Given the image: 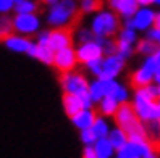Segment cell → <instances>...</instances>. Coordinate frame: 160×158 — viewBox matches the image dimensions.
I'll use <instances>...</instances> for the list:
<instances>
[{
    "mask_svg": "<svg viewBox=\"0 0 160 158\" xmlns=\"http://www.w3.org/2000/svg\"><path fill=\"white\" fill-rule=\"evenodd\" d=\"M158 153H160V145H158Z\"/></svg>",
    "mask_w": 160,
    "mask_h": 158,
    "instance_id": "cell-45",
    "label": "cell"
},
{
    "mask_svg": "<svg viewBox=\"0 0 160 158\" xmlns=\"http://www.w3.org/2000/svg\"><path fill=\"white\" fill-rule=\"evenodd\" d=\"M117 86H118L117 79H100V78L94 79L89 84V94L94 100V103L97 105L105 95H112Z\"/></svg>",
    "mask_w": 160,
    "mask_h": 158,
    "instance_id": "cell-13",
    "label": "cell"
},
{
    "mask_svg": "<svg viewBox=\"0 0 160 158\" xmlns=\"http://www.w3.org/2000/svg\"><path fill=\"white\" fill-rule=\"evenodd\" d=\"M79 139L84 145H94L97 141V136L94 134L92 129H82V131H79Z\"/></svg>",
    "mask_w": 160,
    "mask_h": 158,
    "instance_id": "cell-32",
    "label": "cell"
},
{
    "mask_svg": "<svg viewBox=\"0 0 160 158\" xmlns=\"http://www.w3.org/2000/svg\"><path fill=\"white\" fill-rule=\"evenodd\" d=\"M154 82H157V84L160 86V66H158L157 71H155V79H154Z\"/></svg>",
    "mask_w": 160,
    "mask_h": 158,
    "instance_id": "cell-41",
    "label": "cell"
},
{
    "mask_svg": "<svg viewBox=\"0 0 160 158\" xmlns=\"http://www.w3.org/2000/svg\"><path fill=\"white\" fill-rule=\"evenodd\" d=\"M79 5L76 0H60L58 3L50 7L47 13V23L52 27L74 26L79 20Z\"/></svg>",
    "mask_w": 160,
    "mask_h": 158,
    "instance_id": "cell-2",
    "label": "cell"
},
{
    "mask_svg": "<svg viewBox=\"0 0 160 158\" xmlns=\"http://www.w3.org/2000/svg\"><path fill=\"white\" fill-rule=\"evenodd\" d=\"M96 118H97V115H96V111H94L92 108H82L79 113H76L70 119H71V123H73L74 127L79 129V131H82V129H91L94 121H96Z\"/></svg>",
    "mask_w": 160,
    "mask_h": 158,
    "instance_id": "cell-19",
    "label": "cell"
},
{
    "mask_svg": "<svg viewBox=\"0 0 160 158\" xmlns=\"http://www.w3.org/2000/svg\"><path fill=\"white\" fill-rule=\"evenodd\" d=\"M117 39L120 41H126V42H131V44H134L138 41V31L134 29V27H128L125 26L123 29H120L118 34H117Z\"/></svg>",
    "mask_w": 160,
    "mask_h": 158,
    "instance_id": "cell-27",
    "label": "cell"
},
{
    "mask_svg": "<svg viewBox=\"0 0 160 158\" xmlns=\"http://www.w3.org/2000/svg\"><path fill=\"white\" fill-rule=\"evenodd\" d=\"M133 45L134 44H131V42H126V41H120L117 39V53L120 55V57H123L125 60H128L131 55H133Z\"/></svg>",
    "mask_w": 160,
    "mask_h": 158,
    "instance_id": "cell-28",
    "label": "cell"
},
{
    "mask_svg": "<svg viewBox=\"0 0 160 158\" xmlns=\"http://www.w3.org/2000/svg\"><path fill=\"white\" fill-rule=\"evenodd\" d=\"M74 42V34H73V27L71 26H65V27H53L50 31L49 37V45L57 52L65 47H71Z\"/></svg>",
    "mask_w": 160,
    "mask_h": 158,
    "instance_id": "cell-12",
    "label": "cell"
},
{
    "mask_svg": "<svg viewBox=\"0 0 160 158\" xmlns=\"http://www.w3.org/2000/svg\"><path fill=\"white\" fill-rule=\"evenodd\" d=\"M120 105H121V103H120L115 97L105 95V97H103L99 103H97V110H99V113H100L102 116H105V118H107V116H108V118L112 116V118H113Z\"/></svg>",
    "mask_w": 160,
    "mask_h": 158,
    "instance_id": "cell-20",
    "label": "cell"
},
{
    "mask_svg": "<svg viewBox=\"0 0 160 158\" xmlns=\"http://www.w3.org/2000/svg\"><path fill=\"white\" fill-rule=\"evenodd\" d=\"M155 5H158V7H160V0H155Z\"/></svg>",
    "mask_w": 160,
    "mask_h": 158,
    "instance_id": "cell-43",
    "label": "cell"
},
{
    "mask_svg": "<svg viewBox=\"0 0 160 158\" xmlns=\"http://www.w3.org/2000/svg\"><path fill=\"white\" fill-rule=\"evenodd\" d=\"M60 0H41V3L42 5H47V7H52V5H55V3H58Z\"/></svg>",
    "mask_w": 160,
    "mask_h": 158,
    "instance_id": "cell-39",
    "label": "cell"
},
{
    "mask_svg": "<svg viewBox=\"0 0 160 158\" xmlns=\"http://www.w3.org/2000/svg\"><path fill=\"white\" fill-rule=\"evenodd\" d=\"M108 7L115 13H118L120 18L125 20V18L133 16L138 12L139 3H138V0H108Z\"/></svg>",
    "mask_w": 160,
    "mask_h": 158,
    "instance_id": "cell-16",
    "label": "cell"
},
{
    "mask_svg": "<svg viewBox=\"0 0 160 158\" xmlns=\"http://www.w3.org/2000/svg\"><path fill=\"white\" fill-rule=\"evenodd\" d=\"M18 2H21V0H15V3H18Z\"/></svg>",
    "mask_w": 160,
    "mask_h": 158,
    "instance_id": "cell-44",
    "label": "cell"
},
{
    "mask_svg": "<svg viewBox=\"0 0 160 158\" xmlns=\"http://www.w3.org/2000/svg\"><path fill=\"white\" fill-rule=\"evenodd\" d=\"M134 90L136 92H134V98H133V107L136 110L138 116L144 123L160 119V100L150 95L146 86L134 89Z\"/></svg>",
    "mask_w": 160,
    "mask_h": 158,
    "instance_id": "cell-3",
    "label": "cell"
},
{
    "mask_svg": "<svg viewBox=\"0 0 160 158\" xmlns=\"http://www.w3.org/2000/svg\"><path fill=\"white\" fill-rule=\"evenodd\" d=\"M91 129H92L94 134H96L97 139H99V137H107L112 127H110V124H108V121H107V118L100 115V116L96 118V121H94V124H92Z\"/></svg>",
    "mask_w": 160,
    "mask_h": 158,
    "instance_id": "cell-24",
    "label": "cell"
},
{
    "mask_svg": "<svg viewBox=\"0 0 160 158\" xmlns=\"http://www.w3.org/2000/svg\"><path fill=\"white\" fill-rule=\"evenodd\" d=\"M49 37H50V31H41L37 34V42L39 44H49Z\"/></svg>",
    "mask_w": 160,
    "mask_h": 158,
    "instance_id": "cell-37",
    "label": "cell"
},
{
    "mask_svg": "<svg viewBox=\"0 0 160 158\" xmlns=\"http://www.w3.org/2000/svg\"><path fill=\"white\" fill-rule=\"evenodd\" d=\"M158 142L150 139L144 141H128L123 147L117 150L118 158H154L158 153Z\"/></svg>",
    "mask_w": 160,
    "mask_h": 158,
    "instance_id": "cell-5",
    "label": "cell"
},
{
    "mask_svg": "<svg viewBox=\"0 0 160 158\" xmlns=\"http://www.w3.org/2000/svg\"><path fill=\"white\" fill-rule=\"evenodd\" d=\"M37 10H39V3L36 0H21L15 3L13 8L15 13H37Z\"/></svg>",
    "mask_w": 160,
    "mask_h": 158,
    "instance_id": "cell-26",
    "label": "cell"
},
{
    "mask_svg": "<svg viewBox=\"0 0 160 158\" xmlns=\"http://www.w3.org/2000/svg\"><path fill=\"white\" fill-rule=\"evenodd\" d=\"M154 57H155V61H157V65L160 66V47H158V50L154 53Z\"/></svg>",
    "mask_w": 160,
    "mask_h": 158,
    "instance_id": "cell-42",
    "label": "cell"
},
{
    "mask_svg": "<svg viewBox=\"0 0 160 158\" xmlns=\"http://www.w3.org/2000/svg\"><path fill=\"white\" fill-rule=\"evenodd\" d=\"M79 65V60H78V53H76V49L71 47H65V49H60L55 52V57H53V65L52 66L60 71V73H70V71H74Z\"/></svg>",
    "mask_w": 160,
    "mask_h": 158,
    "instance_id": "cell-8",
    "label": "cell"
},
{
    "mask_svg": "<svg viewBox=\"0 0 160 158\" xmlns=\"http://www.w3.org/2000/svg\"><path fill=\"white\" fill-rule=\"evenodd\" d=\"M158 47H160V45H158L155 41H152L150 37H146V39L138 41L136 50H138V53L144 55V57H149V55H154V53L158 50Z\"/></svg>",
    "mask_w": 160,
    "mask_h": 158,
    "instance_id": "cell-23",
    "label": "cell"
},
{
    "mask_svg": "<svg viewBox=\"0 0 160 158\" xmlns=\"http://www.w3.org/2000/svg\"><path fill=\"white\" fill-rule=\"evenodd\" d=\"M82 156L84 158H97V152L94 145H84L82 148Z\"/></svg>",
    "mask_w": 160,
    "mask_h": 158,
    "instance_id": "cell-35",
    "label": "cell"
},
{
    "mask_svg": "<svg viewBox=\"0 0 160 158\" xmlns=\"http://www.w3.org/2000/svg\"><path fill=\"white\" fill-rule=\"evenodd\" d=\"M102 61H103V57L96 58V60H91V61H88L86 65H84V66L88 68V71L92 74L94 78H99L100 73H102Z\"/></svg>",
    "mask_w": 160,
    "mask_h": 158,
    "instance_id": "cell-30",
    "label": "cell"
},
{
    "mask_svg": "<svg viewBox=\"0 0 160 158\" xmlns=\"http://www.w3.org/2000/svg\"><path fill=\"white\" fill-rule=\"evenodd\" d=\"M125 58L120 57L118 53L113 55H105L102 61V73H100V79H117L121 71L125 69Z\"/></svg>",
    "mask_w": 160,
    "mask_h": 158,
    "instance_id": "cell-11",
    "label": "cell"
},
{
    "mask_svg": "<svg viewBox=\"0 0 160 158\" xmlns=\"http://www.w3.org/2000/svg\"><path fill=\"white\" fill-rule=\"evenodd\" d=\"M28 55L37 58L39 61H42L44 65H53V57H55V50L50 47L49 44H39L36 42L31 45V49L28 50Z\"/></svg>",
    "mask_w": 160,
    "mask_h": 158,
    "instance_id": "cell-15",
    "label": "cell"
},
{
    "mask_svg": "<svg viewBox=\"0 0 160 158\" xmlns=\"http://www.w3.org/2000/svg\"><path fill=\"white\" fill-rule=\"evenodd\" d=\"M103 0H79V12L82 15H91L102 10Z\"/></svg>",
    "mask_w": 160,
    "mask_h": 158,
    "instance_id": "cell-25",
    "label": "cell"
},
{
    "mask_svg": "<svg viewBox=\"0 0 160 158\" xmlns=\"http://www.w3.org/2000/svg\"><path fill=\"white\" fill-rule=\"evenodd\" d=\"M32 44L34 42L29 39V36H24V34H12L5 39V45L16 53H28Z\"/></svg>",
    "mask_w": 160,
    "mask_h": 158,
    "instance_id": "cell-17",
    "label": "cell"
},
{
    "mask_svg": "<svg viewBox=\"0 0 160 158\" xmlns=\"http://www.w3.org/2000/svg\"><path fill=\"white\" fill-rule=\"evenodd\" d=\"M15 8V0H0V15H5Z\"/></svg>",
    "mask_w": 160,
    "mask_h": 158,
    "instance_id": "cell-34",
    "label": "cell"
},
{
    "mask_svg": "<svg viewBox=\"0 0 160 158\" xmlns=\"http://www.w3.org/2000/svg\"><path fill=\"white\" fill-rule=\"evenodd\" d=\"M154 26L155 27H160V12L155 13V21H154Z\"/></svg>",
    "mask_w": 160,
    "mask_h": 158,
    "instance_id": "cell-40",
    "label": "cell"
},
{
    "mask_svg": "<svg viewBox=\"0 0 160 158\" xmlns=\"http://www.w3.org/2000/svg\"><path fill=\"white\" fill-rule=\"evenodd\" d=\"M103 2H108V0H103Z\"/></svg>",
    "mask_w": 160,
    "mask_h": 158,
    "instance_id": "cell-46",
    "label": "cell"
},
{
    "mask_svg": "<svg viewBox=\"0 0 160 158\" xmlns=\"http://www.w3.org/2000/svg\"><path fill=\"white\" fill-rule=\"evenodd\" d=\"M113 119H115L117 126L123 127L126 131L129 141H144V139H149L146 123L138 116L133 103H129V102L121 103L117 110Z\"/></svg>",
    "mask_w": 160,
    "mask_h": 158,
    "instance_id": "cell-1",
    "label": "cell"
},
{
    "mask_svg": "<svg viewBox=\"0 0 160 158\" xmlns=\"http://www.w3.org/2000/svg\"><path fill=\"white\" fill-rule=\"evenodd\" d=\"M154 21H155V12L152 8L150 7H139L138 12L133 16L125 18V26L134 27L136 31H149L154 26Z\"/></svg>",
    "mask_w": 160,
    "mask_h": 158,
    "instance_id": "cell-9",
    "label": "cell"
},
{
    "mask_svg": "<svg viewBox=\"0 0 160 158\" xmlns=\"http://www.w3.org/2000/svg\"><path fill=\"white\" fill-rule=\"evenodd\" d=\"M12 23H13L15 32L24 34V36H32L41 27V20L36 13H16Z\"/></svg>",
    "mask_w": 160,
    "mask_h": 158,
    "instance_id": "cell-10",
    "label": "cell"
},
{
    "mask_svg": "<svg viewBox=\"0 0 160 158\" xmlns=\"http://www.w3.org/2000/svg\"><path fill=\"white\" fill-rule=\"evenodd\" d=\"M15 32L13 23L8 18H0V42H5L8 36H12Z\"/></svg>",
    "mask_w": 160,
    "mask_h": 158,
    "instance_id": "cell-29",
    "label": "cell"
},
{
    "mask_svg": "<svg viewBox=\"0 0 160 158\" xmlns=\"http://www.w3.org/2000/svg\"><path fill=\"white\" fill-rule=\"evenodd\" d=\"M138 3H139V7H150L155 3V0H138Z\"/></svg>",
    "mask_w": 160,
    "mask_h": 158,
    "instance_id": "cell-38",
    "label": "cell"
},
{
    "mask_svg": "<svg viewBox=\"0 0 160 158\" xmlns=\"http://www.w3.org/2000/svg\"><path fill=\"white\" fill-rule=\"evenodd\" d=\"M62 105H63V110H65V113H67L68 118H73L76 113H79L82 108H86L84 103H82L81 95H78V94H68V92H63Z\"/></svg>",
    "mask_w": 160,
    "mask_h": 158,
    "instance_id": "cell-18",
    "label": "cell"
},
{
    "mask_svg": "<svg viewBox=\"0 0 160 158\" xmlns=\"http://www.w3.org/2000/svg\"><path fill=\"white\" fill-rule=\"evenodd\" d=\"M112 97H115L120 103H125V102H128L129 100V90L123 86V84H120L118 82V86L115 87V90H113V94H112Z\"/></svg>",
    "mask_w": 160,
    "mask_h": 158,
    "instance_id": "cell-31",
    "label": "cell"
},
{
    "mask_svg": "<svg viewBox=\"0 0 160 158\" xmlns=\"http://www.w3.org/2000/svg\"><path fill=\"white\" fill-rule=\"evenodd\" d=\"M158 89H160V86H158Z\"/></svg>",
    "mask_w": 160,
    "mask_h": 158,
    "instance_id": "cell-47",
    "label": "cell"
},
{
    "mask_svg": "<svg viewBox=\"0 0 160 158\" xmlns=\"http://www.w3.org/2000/svg\"><path fill=\"white\" fill-rule=\"evenodd\" d=\"M147 37H150V39L155 41V42L160 45V27L152 26V27H150V29L147 31Z\"/></svg>",
    "mask_w": 160,
    "mask_h": 158,
    "instance_id": "cell-36",
    "label": "cell"
},
{
    "mask_svg": "<svg viewBox=\"0 0 160 158\" xmlns=\"http://www.w3.org/2000/svg\"><path fill=\"white\" fill-rule=\"evenodd\" d=\"M158 68V65L155 61V57L154 55H149L146 57V60L142 61V65L129 76V84L131 87L134 89H139V87H144L150 82H154L155 79V71Z\"/></svg>",
    "mask_w": 160,
    "mask_h": 158,
    "instance_id": "cell-6",
    "label": "cell"
},
{
    "mask_svg": "<svg viewBox=\"0 0 160 158\" xmlns=\"http://www.w3.org/2000/svg\"><path fill=\"white\" fill-rule=\"evenodd\" d=\"M108 139H110L112 145L115 147V150H120V148L129 141V137H128L126 131H125L123 127H120V126H115V127H112V129H110Z\"/></svg>",
    "mask_w": 160,
    "mask_h": 158,
    "instance_id": "cell-22",
    "label": "cell"
},
{
    "mask_svg": "<svg viewBox=\"0 0 160 158\" xmlns=\"http://www.w3.org/2000/svg\"><path fill=\"white\" fill-rule=\"evenodd\" d=\"M89 84L88 78L84 76L79 71H70V73H62L60 76V86L63 92H68V94H84V92L89 90Z\"/></svg>",
    "mask_w": 160,
    "mask_h": 158,
    "instance_id": "cell-7",
    "label": "cell"
},
{
    "mask_svg": "<svg viewBox=\"0 0 160 158\" xmlns=\"http://www.w3.org/2000/svg\"><path fill=\"white\" fill-rule=\"evenodd\" d=\"M120 15L115 13L112 8L108 10H99L91 20V29L96 32V36L102 37H113L120 31Z\"/></svg>",
    "mask_w": 160,
    "mask_h": 158,
    "instance_id": "cell-4",
    "label": "cell"
},
{
    "mask_svg": "<svg viewBox=\"0 0 160 158\" xmlns=\"http://www.w3.org/2000/svg\"><path fill=\"white\" fill-rule=\"evenodd\" d=\"M96 32L91 27H81L78 31V41L79 42H89V41H96Z\"/></svg>",
    "mask_w": 160,
    "mask_h": 158,
    "instance_id": "cell-33",
    "label": "cell"
},
{
    "mask_svg": "<svg viewBox=\"0 0 160 158\" xmlns=\"http://www.w3.org/2000/svg\"><path fill=\"white\" fill-rule=\"evenodd\" d=\"M76 53H78V60L79 63L86 65L88 61L91 60H96V58H100V57H105L103 55V49H102V44L97 41H89V42H79L78 49H76Z\"/></svg>",
    "mask_w": 160,
    "mask_h": 158,
    "instance_id": "cell-14",
    "label": "cell"
},
{
    "mask_svg": "<svg viewBox=\"0 0 160 158\" xmlns=\"http://www.w3.org/2000/svg\"><path fill=\"white\" fill-rule=\"evenodd\" d=\"M94 147H96V152H97V158H112L113 155H117V150L115 147L112 145L108 136L107 137H99L96 144H94Z\"/></svg>",
    "mask_w": 160,
    "mask_h": 158,
    "instance_id": "cell-21",
    "label": "cell"
}]
</instances>
